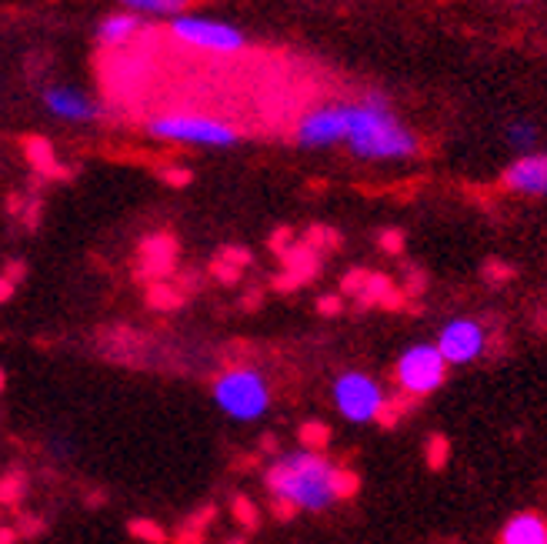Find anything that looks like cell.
I'll use <instances>...</instances> for the list:
<instances>
[{
	"mask_svg": "<svg viewBox=\"0 0 547 544\" xmlns=\"http://www.w3.org/2000/svg\"><path fill=\"white\" fill-rule=\"evenodd\" d=\"M344 147L351 157L367 164H397L421 154V137L397 117L384 91H364L347 101Z\"/></svg>",
	"mask_w": 547,
	"mask_h": 544,
	"instance_id": "obj_1",
	"label": "cell"
},
{
	"mask_svg": "<svg viewBox=\"0 0 547 544\" xmlns=\"http://www.w3.org/2000/svg\"><path fill=\"white\" fill-rule=\"evenodd\" d=\"M267 488L281 504L304 514L331 511L337 501L351 494V478L341 464L317 451H287L267 471Z\"/></svg>",
	"mask_w": 547,
	"mask_h": 544,
	"instance_id": "obj_2",
	"label": "cell"
},
{
	"mask_svg": "<svg viewBox=\"0 0 547 544\" xmlns=\"http://www.w3.org/2000/svg\"><path fill=\"white\" fill-rule=\"evenodd\" d=\"M214 404L221 408L231 421L251 424L261 421L271 411L274 391L267 378L257 368H227L214 378Z\"/></svg>",
	"mask_w": 547,
	"mask_h": 544,
	"instance_id": "obj_3",
	"label": "cell"
},
{
	"mask_svg": "<svg viewBox=\"0 0 547 544\" xmlns=\"http://www.w3.org/2000/svg\"><path fill=\"white\" fill-rule=\"evenodd\" d=\"M144 131L164 144L214 147V151H227V147L241 141V131L234 124L207 114H157L144 124Z\"/></svg>",
	"mask_w": 547,
	"mask_h": 544,
	"instance_id": "obj_4",
	"label": "cell"
},
{
	"mask_svg": "<svg viewBox=\"0 0 547 544\" xmlns=\"http://www.w3.org/2000/svg\"><path fill=\"white\" fill-rule=\"evenodd\" d=\"M167 34L184 47H197V51L221 54V57L241 54V51H247V44H251L237 24L224 21V17L194 14V11L171 17V21H167Z\"/></svg>",
	"mask_w": 547,
	"mask_h": 544,
	"instance_id": "obj_5",
	"label": "cell"
},
{
	"mask_svg": "<svg viewBox=\"0 0 547 544\" xmlns=\"http://www.w3.org/2000/svg\"><path fill=\"white\" fill-rule=\"evenodd\" d=\"M331 401H334V411L341 414L347 424H374L387 408V391L374 374L351 368L334 378Z\"/></svg>",
	"mask_w": 547,
	"mask_h": 544,
	"instance_id": "obj_6",
	"label": "cell"
},
{
	"mask_svg": "<svg viewBox=\"0 0 547 544\" xmlns=\"http://www.w3.org/2000/svg\"><path fill=\"white\" fill-rule=\"evenodd\" d=\"M447 364L441 351L434 348V341H417L411 348L401 351V358L394 364V381L397 388L411 398H427V394L441 391L447 381Z\"/></svg>",
	"mask_w": 547,
	"mask_h": 544,
	"instance_id": "obj_7",
	"label": "cell"
},
{
	"mask_svg": "<svg viewBox=\"0 0 547 544\" xmlns=\"http://www.w3.org/2000/svg\"><path fill=\"white\" fill-rule=\"evenodd\" d=\"M434 348L441 351L447 368H467V364L481 361L491 348V331L477 318H451L437 331Z\"/></svg>",
	"mask_w": 547,
	"mask_h": 544,
	"instance_id": "obj_8",
	"label": "cell"
},
{
	"mask_svg": "<svg viewBox=\"0 0 547 544\" xmlns=\"http://www.w3.org/2000/svg\"><path fill=\"white\" fill-rule=\"evenodd\" d=\"M347 134V101H327L301 114L294 127V141L304 151H327V147H344Z\"/></svg>",
	"mask_w": 547,
	"mask_h": 544,
	"instance_id": "obj_9",
	"label": "cell"
},
{
	"mask_svg": "<svg viewBox=\"0 0 547 544\" xmlns=\"http://www.w3.org/2000/svg\"><path fill=\"white\" fill-rule=\"evenodd\" d=\"M41 107L64 124H97L104 117V104L74 84L41 87Z\"/></svg>",
	"mask_w": 547,
	"mask_h": 544,
	"instance_id": "obj_10",
	"label": "cell"
},
{
	"mask_svg": "<svg viewBox=\"0 0 547 544\" xmlns=\"http://www.w3.org/2000/svg\"><path fill=\"white\" fill-rule=\"evenodd\" d=\"M504 191L521 197H547V151L517 154L501 174Z\"/></svg>",
	"mask_w": 547,
	"mask_h": 544,
	"instance_id": "obj_11",
	"label": "cell"
},
{
	"mask_svg": "<svg viewBox=\"0 0 547 544\" xmlns=\"http://www.w3.org/2000/svg\"><path fill=\"white\" fill-rule=\"evenodd\" d=\"M144 21L131 11H111L104 14L101 21H97L94 34H97V44L101 47H124L131 44L137 34H141Z\"/></svg>",
	"mask_w": 547,
	"mask_h": 544,
	"instance_id": "obj_12",
	"label": "cell"
},
{
	"mask_svg": "<svg viewBox=\"0 0 547 544\" xmlns=\"http://www.w3.org/2000/svg\"><path fill=\"white\" fill-rule=\"evenodd\" d=\"M501 544H547V518L537 511H514L501 528Z\"/></svg>",
	"mask_w": 547,
	"mask_h": 544,
	"instance_id": "obj_13",
	"label": "cell"
},
{
	"mask_svg": "<svg viewBox=\"0 0 547 544\" xmlns=\"http://www.w3.org/2000/svg\"><path fill=\"white\" fill-rule=\"evenodd\" d=\"M121 11H131L144 21V17H164V21H171V17L184 14L187 4L191 0H114Z\"/></svg>",
	"mask_w": 547,
	"mask_h": 544,
	"instance_id": "obj_14",
	"label": "cell"
},
{
	"mask_svg": "<svg viewBox=\"0 0 547 544\" xmlns=\"http://www.w3.org/2000/svg\"><path fill=\"white\" fill-rule=\"evenodd\" d=\"M537 141H541V131H537L534 121H511L507 124V144H511L517 154L537 151Z\"/></svg>",
	"mask_w": 547,
	"mask_h": 544,
	"instance_id": "obj_15",
	"label": "cell"
}]
</instances>
